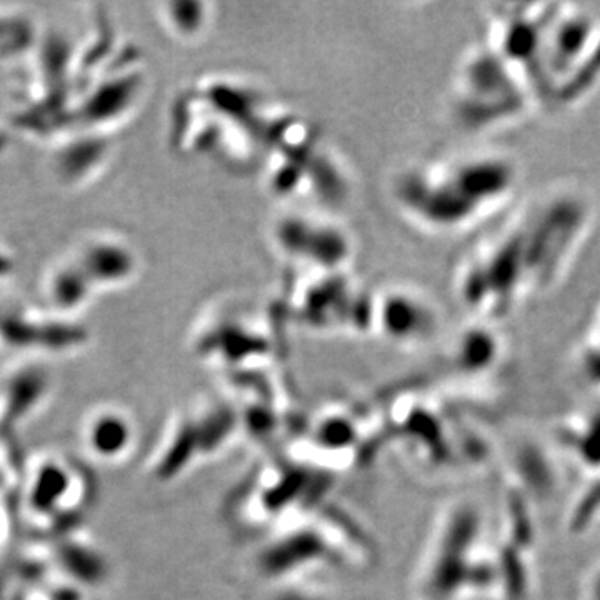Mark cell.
<instances>
[{
	"label": "cell",
	"mask_w": 600,
	"mask_h": 600,
	"mask_svg": "<svg viewBox=\"0 0 600 600\" xmlns=\"http://www.w3.org/2000/svg\"><path fill=\"white\" fill-rule=\"evenodd\" d=\"M387 332L394 339L415 342L429 339L437 327V314L424 295L395 292L387 299Z\"/></svg>",
	"instance_id": "5"
},
{
	"label": "cell",
	"mask_w": 600,
	"mask_h": 600,
	"mask_svg": "<svg viewBox=\"0 0 600 600\" xmlns=\"http://www.w3.org/2000/svg\"><path fill=\"white\" fill-rule=\"evenodd\" d=\"M524 75L490 47L465 55L455 80V109L462 124L484 129L520 117L534 102Z\"/></svg>",
	"instance_id": "3"
},
{
	"label": "cell",
	"mask_w": 600,
	"mask_h": 600,
	"mask_svg": "<svg viewBox=\"0 0 600 600\" xmlns=\"http://www.w3.org/2000/svg\"><path fill=\"white\" fill-rule=\"evenodd\" d=\"M594 334L597 335V340H599V344H600V305H599V310H597V314H595Z\"/></svg>",
	"instance_id": "7"
},
{
	"label": "cell",
	"mask_w": 600,
	"mask_h": 600,
	"mask_svg": "<svg viewBox=\"0 0 600 600\" xmlns=\"http://www.w3.org/2000/svg\"><path fill=\"white\" fill-rule=\"evenodd\" d=\"M135 429L119 409L95 410L87 419L84 442L90 454L100 460H119L134 444Z\"/></svg>",
	"instance_id": "6"
},
{
	"label": "cell",
	"mask_w": 600,
	"mask_h": 600,
	"mask_svg": "<svg viewBox=\"0 0 600 600\" xmlns=\"http://www.w3.org/2000/svg\"><path fill=\"white\" fill-rule=\"evenodd\" d=\"M540 200L462 265L460 299L485 322L547 289L589 225L587 204L579 197L555 194Z\"/></svg>",
	"instance_id": "1"
},
{
	"label": "cell",
	"mask_w": 600,
	"mask_h": 600,
	"mask_svg": "<svg viewBox=\"0 0 600 600\" xmlns=\"http://www.w3.org/2000/svg\"><path fill=\"white\" fill-rule=\"evenodd\" d=\"M519 184V165L509 155L474 152L412 172L405 202L420 224L457 232L507 207Z\"/></svg>",
	"instance_id": "2"
},
{
	"label": "cell",
	"mask_w": 600,
	"mask_h": 600,
	"mask_svg": "<svg viewBox=\"0 0 600 600\" xmlns=\"http://www.w3.org/2000/svg\"><path fill=\"white\" fill-rule=\"evenodd\" d=\"M65 460L45 459L35 465L27 480L25 504L37 522L65 525L77 514L84 502L70 497V492H84L74 470Z\"/></svg>",
	"instance_id": "4"
}]
</instances>
